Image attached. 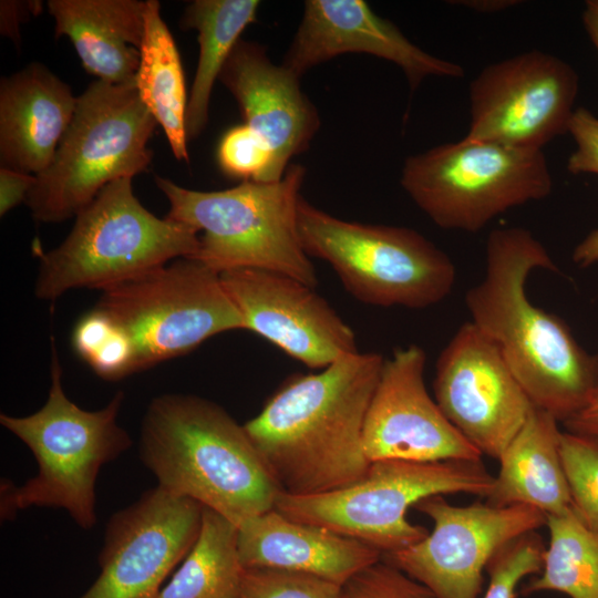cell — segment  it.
<instances>
[{"label":"cell","instance_id":"cell-1","mask_svg":"<svg viewBox=\"0 0 598 598\" xmlns=\"http://www.w3.org/2000/svg\"><path fill=\"white\" fill-rule=\"evenodd\" d=\"M243 329L219 274L178 258L103 290L76 321L71 342L96 375L116 381Z\"/></svg>","mask_w":598,"mask_h":598},{"label":"cell","instance_id":"cell-2","mask_svg":"<svg viewBox=\"0 0 598 598\" xmlns=\"http://www.w3.org/2000/svg\"><path fill=\"white\" fill-rule=\"evenodd\" d=\"M383 362L358 351L296 373L243 424L283 493L319 494L364 476L363 426Z\"/></svg>","mask_w":598,"mask_h":598},{"label":"cell","instance_id":"cell-3","mask_svg":"<svg viewBox=\"0 0 598 598\" xmlns=\"http://www.w3.org/2000/svg\"><path fill=\"white\" fill-rule=\"evenodd\" d=\"M537 268L557 270L528 229H495L486 241L484 277L466 291L465 303L471 322L497 344L533 404L564 423L588 402L598 358L560 318L529 301L525 286Z\"/></svg>","mask_w":598,"mask_h":598},{"label":"cell","instance_id":"cell-4","mask_svg":"<svg viewBox=\"0 0 598 598\" xmlns=\"http://www.w3.org/2000/svg\"><path fill=\"white\" fill-rule=\"evenodd\" d=\"M140 456L157 486L237 527L274 509L282 492L244 425L196 395L153 399L142 424Z\"/></svg>","mask_w":598,"mask_h":598},{"label":"cell","instance_id":"cell-5","mask_svg":"<svg viewBox=\"0 0 598 598\" xmlns=\"http://www.w3.org/2000/svg\"><path fill=\"white\" fill-rule=\"evenodd\" d=\"M51 385L44 405L28 416L0 415L3 427L32 452L38 473L23 485H1L0 513L12 519L28 507L65 509L84 530L96 524L95 483L101 467L132 445L117 424L124 394L118 391L97 411L73 403L62 386V368L51 339Z\"/></svg>","mask_w":598,"mask_h":598},{"label":"cell","instance_id":"cell-6","mask_svg":"<svg viewBox=\"0 0 598 598\" xmlns=\"http://www.w3.org/2000/svg\"><path fill=\"white\" fill-rule=\"evenodd\" d=\"M305 176L302 165L290 164L280 181H246L223 190H193L157 175L155 183L169 202L166 217L203 233L193 259L217 274L261 269L316 289V269L297 224Z\"/></svg>","mask_w":598,"mask_h":598},{"label":"cell","instance_id":"cell-7","mask_svg":"<svg viewBox=\"0 0 598 598\" xmlns=\"http://www.w3.org/2000/svg\"><path fill=\"white\" fill-rule=\"evenodd\" d=\"M68 237L41 252L35 296L55 300L71 289L105 290L178 258H194L198 231L158 218L135 197L132 178L107 184L76 216Z\"/></svg>","mask_w":598,"mask_h":598},{"label":"cell","instance_id":"cell-8","mask_svg":"<svg viewBox=\"0 0 598 598\" xmlns=\"http://www.w3.org/2000/svg\"><path fill=\"white\" fill-rule=\"evenodd\" d=\"M157 125L135 82H91L76 99L51 164L35 176L25 200L32 217L42 223L75 217L107 184L145 172Z\"/></svg>","mask_w":598,"mask_h":598},{"label":"cell","instance_id":"cell-9","mask_svg":"<svg viewBox=\"0 0 598 598\" xmlns=\"http://www.w3.org/2000/svg\"><path fill=\"white\" fill-rule=\"evenodd\" d=\"M493 476L481 461L450 460L371 462L360 480L347 486L310 495L281 492L275 509L286 517L323 527L360 540L382 555L408 548L425 538V527L406 518L420 501L452 493L488 497Z\"/></svg>","mask_w":598,"mask_h":598},{"label":"cell","instance_id":"cell-10","mask_svg":"<svg viewBox=\"0 0 598 598\" xmlns=\"http://www.w3.org/2000/svg\"><path fill=\"white\" fill-rule=\"evenodd\" d=\"M297 224L306 254L328 262L346 290L367 305L424 309L444 300L455 283L451 258L412 228L344 220L302 196Z\"/></svg>","mask_w":598,"mask_h":598},{"label":"cell","instance_id":"cell-11","mask_svg":"<svg viewBox=\"0 0 598 598\" xmlns=\"http://www.w3.org/2000/svg\"><path fill=\"white\" fill-rule=\"evenodd\" d=\"M400 183L436 226L467 233L514 207L546 198L553 189L542 150L468 136L408 156Z\"/></svg>","mask_w":598,"mask_h":598},{"label":"cell","instance_id":"cell-12","mask_svg":"<svg viewBox=\"0 0 598 598\" xmlns=\"http://www.w3.org/2000/svg\"><path fill=\"white\" fill-rule=\"evenodd\" d=\"M433 529L414 545L382 559L414 579L435 598H478L483 571L514 539L546 525V515L527 505L450 504L433 495L414 506Z\"/></svg>","mask_w":598,"mask_h":598},{"label":"cell","instance_id":"cell-13","mask_svg":"<svg viewBox=\"0 0 598 598\" xmlns=\"http://www.w3.org/2000/svg\"><path fill=\"white\" fill-rule=\"evenodd\" d=\"M577 93L571 65L540 50L488 64L470 84L466 136L543 151L567 133Z\"/></svg>","mask_w":598,"mask_h":598},{"label":"cell","instance_id":"cell-14","mask_svg":"<svg viewBox=\"0 0 598 598\" xmlns=\"http://www.w3.org/2000/svg\"><path fill=\"white\" fill-rule=\"evenodd\" d=\"M433 386L446 419L497 460L535 408L497 344L471 321L441 351Z\"/></svg>","mask_w":598,"mask_h":598},{"label":"cell","instance_id":"cell-15","mask_svg":"<svg viewBox=\"0 0 598 598\" xmlns=\"http://www.w3.org/2000/svg\"><path fill=\"white\" fill-rule=\"evenodd\" d=\"M204 506L156 486L109 520L101 573L78 598H158L161 586L194 546Z\"/></svg>","mask_w":598,"mask_h":598},{"label":"cell","instance_id":"cell-16","mask_svg":"<svg viewBox=\"0 0 598 598\" xmlns=\"http://www.w3.org/2000/svg\"><path fill=\"white\" fill-rule=\"evenodd\" d=\"M425 351L398 348L384 359L363 426L370 462L481 461L482 453L446 419L424 383Z\"/></svg>","mask_w":598,"mask_h":598},{"label":"cell","instance_id":"cell-17","mask_svg":"<svg viewBox=\"0 0 598 598\" xmlns=\"http://www.w3.org/2000/svg\"><path fill=\"white\" fill-rule=\"evenodd\" d=\"M221 283L252 331L306 367L322 370L358 352L355 334L337 311L296 278L261 269L219 274Z\"/></svg>","mask_w":598,"mask_h":598},{"label":"cell","instance_id":"cell-18","mask_svg":"<svg viewBox=\"0 0 598 598\" xmlns=\"http://www.w3.org/2000/svg\"><path fill=\"white\" fill-rule=\"evenodd\" d=\"M344 53H365L396 64L411 90L426 78L458 79L463 68L434 56L410 41L363 0H308L283 65L301 76Z\"/></svg>","mask_w":598,"mask_h":598},{"label":"cell","instance_id":"cell-19","mask_svg":"<svg viewBox=\"0 0 598 598\" xmlns=\"http://www.w3.org/2000/svg\"><path fill=\"white\" fill-rule=\"evenodd\" d=\"M299 78L275 64L257 42L239 40L219 75L236 99L246 125L274 153L271 182L280 181L293 156L305 152L320 127L318 111Z\"/></svg>","mask_w":598,"mask_h":598},{"label":"cell","instance_id":"cell-20","mask_svg":"<svg viewBox=\"0 0 598 598\" xmlns=\"http://www.w3.org/2000/svg\"><path fill=\"white\" fill-rule=\"evenodd\" d=\"M243 566L302 573L344 585L382 559L360 540L290 519L275 508L238 526Z\"/></svg>","mask_w":598,"mask_h":598},{"label":"cell","instance_id":"cell-21","mask_svg":"<svg viewBox=\"0 0 598 598\" xmlns=\"http://www.w3.org/2000/svg\"><path fill=\"white\" fill-rule=\"evenodd\" d=\"M71 87L40 63L0 82L1 167L39 175L51 164L76 106Z\"/></svg>","mask_w":598,"mask_h":598},{"label":"cell","instance_id":"cell-22","mask_svg":"<svg viewBox=\"0 0 598 598\" xmlns=\"http://www.w3.org/2000/svg\"><path fill=\"white\" fill-rule=\"evenodd\" d=\"M146 1L50 0L55 37L72 42L86 72L112 84L135 82Z\"/></svg>","mask_w":598,"mask_h":598},{"label":"cell","instance_id":"cell-23","mask_svg":"<svg viewBox=\"0 0 598 598\" xmlns=\"http://www.w3.org/2000/svg\"><path fill=\"white\" fill-rule=\"evenodd\" d=\"M558 420L534 408L498 457L499 471L487 503L497 506L527 505L546 516L573 509L564 471Z\"/></svg>","mask_w":598,"mask_h":598},{"label":"cell","instance_id":"cell-24","mask_svg":"<svg viewBox=\"0 0 598 598\" xmlns=\"http://www.w3.org/2000/svg\"><path fill=\"white\" fill-rule=\"evenodd\" d=\"M138 96L168 140L173 155L188 163L187 94L181 56L157 0H147L135 75Z\"/></svg>","mask_w":598,"mask_h":598},{"label":"cell","instance_id":"cell-25","mask_svg":"<svg viewBox=\"0 0 598 598\" xmlns=\"http://www.w3.org/2000/svg\"><path fill=\"white\" fill-rule=\"evenodd\" d=\"M257 0H195L184 10L179 25L196 30L198 63L186 110L187 138H196L208 122L213 86L240 40L244 30L257 20Z\"/></svg>","mask_w":598,"mask_h":598},{"label":"cell","instance_id":"cell-26","mask_svg":"<svg viewBox=\"0 0 598 598\" xmlns=\"http://www.w3.org/2000/svg\"><path fill=\"white\" fill-rule=\"evenodd\" d=\"M238 527L204 507L199 535L158 598H241Z\"/></svg>","mask_w":598,"mask_h":598},{"label":"cell","instance_id":"cell-27","mask_svg":"<svg viewBox=\"0 0 598 598\" xmlns=\"http://www.w3.org/2000/svg\"><path fill=\"white\" fill-rule=\"evenodd\" d=\"M546 518L549 544L540 576L523 594L555 590L570 598H598V529L587 526L574 509Z\"/></svg>","mask_w":598,"mask_h":598},{"label":"cell","instance_id":"cell-28","mask_svg":"<svg viewBox=\"0 0 598 598\" xmlns=\"http://www.w3.org/2000/svg\"><path fill=\"white\" fill-rule=\"evenodd\" d=\"M559 451L573 509L587 526L598 529V439L565 431Z\"/></svg>","mask_w":598,"mask_h":598},{"label":"cell","instance_id":"cell-29","mask_svg":"<svg viewBox=\"0 0 598 598\" xmlns=\"http://www.w3.org/2000/svg\"><path fill=\"white\" fill-rule=\"evenodd\" d=\"M217 161L220 169L243 182H271L274 153L267 142L246 124L228 130L219 141Z\"/></svg>","mask_w":598,"mask_h":598},{"label":"cell","instance_id":"cell-30","mask_svg":"<svg viewBox=\"0 0 598 598\" xmlns=\"http://www.w3.org/2000/svg\"><path fill=\"white\" fill-rule=\"evenodd\" d=\"M545 546L535 533H527L499 549L486 567L489 584L483 598H515L518 582L540 573Z\"/></svg>","mask_w":598,"mask_h":598},{"label":"cell","instance_id":"cell-31","mask_svg":"<svg viewBox=\"0 0 598 598\" xmlns=\"http://www.w3.org/2000/svg\"><path fill=\"white\" fill-rule=\"evenodd\" d=\"M241 598H343V587L302 573L245 568Z\"/></svg>","mask_w":598,"mask_h":598},{"label":"cell","instance_id":"cell-32","mask_svg":"<svg viewBox=\"0 0 598 598\" xmlns=\"http://www.w3.org/2000/svg\"><path fill=\"white\" fill-rule=\"evenodd\" d=\"M343 598H435L424 586L381 559L343 586Z\"/></svg>","mask_w":598,"mask_h":598},{"label":"cell","instance_id":"cell-33","mask_svg":"<svg viewBox=\"0 0 598 598\" xmlns=\"http://www.w3.org/2000/svg\"><path fill=\"white\" fill-rule=\"evenodd\" d=\"M576 144L567 159L571 174L598 175V117L586 107L575 109L568 131Z\"/></svg>","mask_w":598,"mask_h":598},{"label":"cell","instance_id":"cell-34","mask_svg":"<svg viewBox=\"0 0 598 598\" xmlns=\"http://www.w3.org/2000/svg\"><path fill=\"white\" fill-rule=\"evenodd\" d=\"M35 183V176L9 168L0 169V215L25 202Z\"/></svg>","mask_w":598,"mask_h":598},{"label":"cell","instance_id":"cell-35","mask_svg":"<svg viewBox=\"0 0 598 598\" xmlns=\"http://www.w3.org/2000/svg\"><path fill=\"white\" fill-rule=\"evenodd\" d=\"M1 33L14 41L19 40V24L30 16L39 13V1H1Z\"/></svg>","mask_w":598,"mask_h":598},{"label":"cell","instance_id":"cell-36","mask_svg":"<svg viewBox=\"0 0 598 598\" xmlns=\"http://www.w3.org/2000/svg\"><path fill=\"white\" fill-rule=\"evenodd\" d=\"M564 425L569 432L598 439V380L586 405L574 416L565 421Z\"/></svg>","mask_w":598,"mask_h":598},{"label":"cell","instance_id":"cell-37","mask_svg":"<svg viewBox=\"0 0 598 598\" xmlns=\"http://www.w3.org/2000/svg\"><path fill=\"white\" fill-rule=\"evenodd\" d=\"M573 260L580 267L598 264V228L588 234L575 247Z\"/></svg>","mask_w":598,"mask_h":598},{"label":"cell","instance_id":"cell-38","mask_svg":"<svg viewBox=\"0 0 598 598\" xmlns=\"http://www.w3.org/2000/svg\"><path fill=\"white\" fill-rule=\"evenodd\" d=\"M458 6L470 8L482 13L503 11L520 3L516 0H461Z\"/></svg>","mask_w":598,"mask_h":598},{"label":"cell","instance_id":"cell-39","mask_svg":"<svg viewBox=\"0 0 598 598\" xmlns=\"http://www.w3.org/2000/svg\"><path fill=\"white\" fill-rule=\"evenodd\" d=\"M582 24L598 52V0H588L585 2Z\"/></svg>","mask_w":598,"mask_h":598}]
</instances>
